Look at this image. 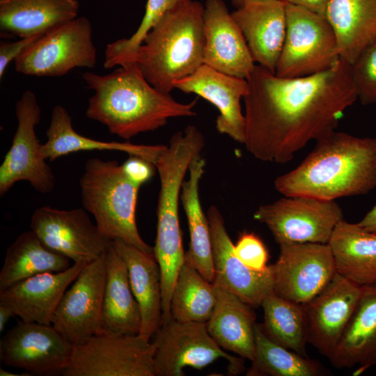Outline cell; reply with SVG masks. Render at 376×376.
Masks as SVG:
<instances>
[{"mask_svg": "<svg viewBox=\"0 0 376 376\" xmlns=\"http://www.w3.org/2000/svg\"><path fill=\"white\" fill-rule=\"evenodd\" d=\"M244 97L246 150L263 162L285 164L310 141L334 130L357 100L351 65L300 77H281L256 65Z\"/></svg>", "mask_w": 376, "mask_h": 376, "instance_id": "cell-1", "label": "cell"}, {"mask_svg": "<svg viewBox=\"0 0 376 376\" xmlns=\"http://www.w3.org/2000/svg\"><path fill=\"white\" fill-rule=\"evenodd\" d=\"M274 185L283 196L327 201L368 194L376 188V138L334 130L316 140L303 161Z\"/></svg>", "mask_w": 376, "mask_h": 376, "instance_id": "cell-2", "label": "cell"}, {"mask_svg": "<svg viewBox=\"0 0 376 376\" xmlns=\"http://www.w3.org/2000/svg\"><path fill=\"white\" fill-rule=\"evenodd\" d=\"M82 78L94 91L86 117L124 139L156 130L169 118L196 114L197 99L185 104L177 102L170 93L152 86L134 62L123 63L106 75L85 72Z\"/></svg>", "mask_w": 376, "mask_h": 376, "instance_id": "cell-3", "label": "cell"}, {"mask_svg": "<svg viewBox=\"0 0 376 376\" xmlns=\"http://www.w3.org/2000/svg\"><path fill=\"white\" fill-rule=\"evenodd\" d=\"M204 6L196 1L182 3L166 13L132 53L120 61L134 62L155 88L170 93L173 83L203 64Z\"/></svg>", "mask_w": 376, "mask_h": 376, "instance_id": "cell-4", "label": "cell"}, {"mask_svg": "<svg viewBox=\"0 0 376 376\" xmlns=\"http://www.w3.org/2000/svg\"><path fill=\"white\" fill-rule=\"evenodd\" d=\"M81 203L106 237L121 240L153 254L141 237L136 221L140 185L130 180L116 160L88 159L79 180Z\"/></svg>", "mask_w": 376, "mask_h": 376, "instance_id": "cell-5", "label": "cell"}, {"mask_svg": "<svg viewBox=\"0 0 376 376\" xmlns=\"http://www.w3.org/2000/svg\"><path fill=\"white\" fill-rule=\"evenodd\" d=\"M285 4L286 33L275 74L281 77H300L334 67L340 57L335 33L326 17Z\"/></svg>", "mask_w": 376, "mask_h": 376, "instance_id": "cell-6", "label": "cell"}, {"mask_svg": "<svg viewBox=\"0 0 376 376\" xmlns=\"http://www.w3.org/2000/svg\"><path fill=\"white\" fill-rule=\"evenodd\" d=\"M204 146L203 134L188 125L171 136L156 162L160 189L155 245L164 252H175L183 246L178 214L182 186L190 164L201 155Z\"/></svg>", "mask_w": 376, "mask_h": 376, "instance_id": "cell-7", "label": "cell"}, {"mask_svg": "<svg viewBox=\"0 0 376 376\" xmlns=\"http://www.w3.org/2000/svg\"><path fill=\"white\" fill-rule=\"evenodd\" d=\"M96 61L92 24L82 16L40 36L14 61V65L15 70L24 75L55 77L76 68H93Z\"/></svg>", "mask_w": 376, "mask_h": 376, "instance_id": "cell-8", "label": "cell"}, {"mask_svg": "<svg viewBox=\"0 0 376 376\" xmlns=\"http://www.w3.org/2000/svg\"><path fill=\"white\" fill-rule=\"evenodd\" d=\"M253 219L265 224L280 246L290 243L328 244L336 225L343 219L336 201L295 196L260 205Z\"/></svg>", "mask_w": 376, "mask_h": 376, "instance_id": "cell-9", "label": "cell"}, {"mask_svg": "<svg viewBox=\"0 0 376 376\" xmlns=\"http://www.w3.org/2000/svg\"><path fill=\"white\" fill-rule=\"evenodd\" d=\"M155 347L139 334H99L74 345L64 376H155Z\"/></svg>", "mask_w": 376, "mask_h": 376, "instance_id": "cell-10", "label": "cell"}, {"mask_svg": "<svg viewBox=\"0 0 376 376\" xmlns=\"http://www.w3.org/2000/svg\"><path fill=\"white\" fill-rule=\"evenodd\" d=\"M153 343L155 376H183L185 367L201 369L220 358L228 361L233 374L244 368L240 358L226 352L212 338L206 323L171 318L162 324Z\"/></svg>", "mask_w": 376, "mask_h": 376, "instance_id": "cell-11", "label": "cell"}, {"mask_svg": "<svg viewBox=\"0 0 376 376\" xmlns=\"http://www.w3.org/2000/svg\"><path fill=\"white\" fill-rule=\"evenodd\" d=\"M15 114L17 130L0 166V195L22 180L29 182L40 193L49 194L54 188L55 178L42 155V144L36 136L41 109L33 91L23 93L15 104Z\"/></svg>", "mask_w": 376, "mask_h": 376, "instance_id": "cell-12", "label": "cell"}, {"mask_svg": "<svg viewBox=\"0 0 376 376\" xmlns=\"http://www.w3.org/2000/svg\"><path fill=\"white\" fill-rule=\"evenodd\" d=\"M73 349L52 324L22 320L2 336L0 359L31 375H58L68 366Z\"/></svg>", "mask_w": 376, "mask_h": 376, "instance_id": "cell-13", "label": "cell"}, {"mask_svg": "<svg viewBox=\"0 0 376 376\" xmlns=\"http://www.w3.org/2000/svg\"><path fill=\"white\" fill-rule=\"evenodd\" d=\"M271 268L274 293L299 304L317 295L336 273L329 244L321 243L281 244Z\"/></svg>", "mask_w": 376, "mask_h": 376, "instance_id": "cell-14", "label": "cell"}, {"mask_svg": "<svg viewBox=\"0 0 376 376\" xmlns=\"http://www.w3.org/2000/svg\"><path fill=\"white\" fill-rule=\"evenodd\" d=\"M30 228L52 250L73 263H91L103 255L111 240L93 224L85 209L42 206L33 213Z\"/></svg>", "mask_w": 376, "mask_h": 376, "instance_id": "cell-15", "label": "cell"}, {"mask_svg": "<svg viewBox=\"0 0 376 376\" xmlns=\"http://www.w3.org/2000/svg\"><path fill=\"white\" fill-rule=\"evenodd\" d=\"M104 253L84 265L53 315L52 325L73 345L101 333L107 275Z\"/></svg>", "mask_w": 376, "mask_h": 376, "instance_id": "cell-16", "label": "cell"}, {"mask_svg": "<svg viewBox=\"0 0 376 376\" xmlns=\"http://www.w3.org/2000/svg\"><path fill=\"white\" fill-rule=\"evenodd\" d=\"M361 286L336 273L314 297L301 304L307 343L329 359L353 314Z\"/></svg>", "mask_w": 376, "mask_h": 376, "instance_id": "cell-17", "label": "cell"}, {"mask_svg": "<svg viewBox=\"0 0 376 376\" xmlns=\"http://www.w3.org/2000/svg\"><path fill=\"white\" fill-rule=\"evenodd\" d=\"M207 217L212 239L214 282L221 284L252 307L261 306L265 298L274 293L271 265L264 272L246 267L234 252V244L219 209L215 205L210 206Z\"/></svg>", "mask_w": 376, "mask_h": 376, "instance_id": "cell-18", "label": "cell"}, {"mask_svg": "<svg viewBox=\"0 0 376 376\" xmlns=\"http://www.w3.org/2000/svg\"><path fill=\"white\" fill-rule=\"evenodd\" d=\"M203 22V64L224 74L246 79L256 64L223 0H206Z\"/></svg>", "mask_w": 376, "mask_h": 376, "instance_id": "cell-19", "label": "cell"}, {"mask_svg": "<svg viewBox=\"0 0 376 376\" xmlns=\"http://www.w3.org/2000/svg\"><path fill=\"white\" fill-rule=\"evenodd\" d=\"M174 88L194 93L207 100L219 111L215 127L239 143L245 140V118L241 107L248 91L242 79L219 72L203 64L190 75L173 83Z\"/></svg>", "mask_w": 376, "mask_h": 376, "instance_id": "cell-20", "label": "cell"}, {"mask_svg": "<svg viewBox=\"0 0 376 376\" xmlns=\"http://www.w3.org/2000/svg\"><path fill=\"white\" fill-rule=\"evenodd\" d=\"M86 264L73 263L65 271L34 275L1 290L0 304L24 322L52 324L64 292Z\"/></svg>", "mask_w": 376, "mask_h": 376, "instance_id": "cell-21", "label": "cell"}, {"mask_svg": "<svg viewBox=\"0 0 376 376\" xmlns=\"http://www.w3.org/2000/svg\"><path fill=\"white\" fill-rule=\"evenodd\" d=\"M257 65L273 73L286 33L285 4L281 0L248 5L231 13Z\"/></svg>", "mask_w": 376, "mask_h": 376, "instance_id": "cell-22", "label": "cell"}, {"mask_svg": "<svg viewBox=\"0 0 376 376\" xmlns=\"http://www.w3.org/2000/svg\"><path fill=\"white\" fill-rule=\"evenodd\" d=\"M329 361L336 368L357 366L353 375L376 365V283L361 286L358 303Z\"/></svg>", "mask_w": 376, "mask_h": 376, "instance_id": "cell-23", "label": "cell"}, {"mask_svg": "<svg viewBox=\"0 0 376 376\" xmlns=\"http://www.w3.org/2000/svg\"><path fill=\"white\" fill-rule=\"evenodd\" d=\"M111 244L125 262L132 292L139 304L141 325L139 335L150 340L162 322V278L153 254L142 251L121 240Z\"/></svg>", "mask_w": 376, "mask_h": 376, "instance_id": "cell-24", "label": "cell"}, {"mask_svg": "<svg viewBox=\"0 0 376 376\" xmlns=\"http://www.w3.org/2000/svg\"><path fill=\"white\" fill-rule=\"evenodd\" d=\"M213 283L216 304L206 322L208 332L224 350L251 361L255 354L256 324L253 307L221 284Z\"/></svg>", "mask_w": 376, "mask_h": 376, "instance_id": "cell-25", "label": "cell"}, {"mask_svg": "<svg viewBox=\"0 0 376 376\" xmlns=\"http://www.w3.org/2000/svg\"><path fill=\"white\" fill-rule=\"evenodd\" d=\"M104 256L107 275L100 334H139L141 311L130 286L126 265L111 243Z\"/></svg>", "mask_w": 376, "mask_h": 376, "instance_id": "cell-26", "label": "cell"}, {"mask_svg": "<svg viewBox=\"0 0 376 376\" xmlns=\"http://www.w3.org/2000/svg\"><path fill=\"white\" fill-rule=\"evenodd\" d=\"M77 0H0L1 34L40 36L77 17Z\"/></svg>", "mask_w": 376, "mask_h": 376, "instance_id": "cell-27", "label": "cell"}, {"mask_svg": "<svg viewBox=\"0 0 376 376\" xmlns=\"http://www.w3.org/2000/svg\"><path fill=\"white\" fill-rule=\"evenodd\" d=\"M325 17L340 58L350 65L376 41V0H330Z\"/></svg>", "mask_w": 376, "mask_h": 376, "instance_id": "cell-28", "label": "cell"}, {"mask_svg": "<svg viewBox=\"0 0 376 376\" xmlns=\"http://www.w3.org/2000/svg\"><path fill=\"white\" fill-rule=\"evenodd\" d=\"M46 136L47 141L42 144L41 152L45 159L50 162L79 151L117 150L143 157L155 165L166 147L164 145L102 141L84 136L74 130L70 115L61 105L53 108Z\"/></svg>", "mask_w": 376, "mask_h": 376, "instance_id": "cell-29", "label": "cell"}, {"mask_svg": "<svg viewBox=\"0 0 376 376\" xmlns=\"http://www.w3.org/2000/svg\"><path fill=\"white\" fill-rule=\"evenodd\" d=\"M328 244L337 273L359 286L376 283V233L343 219Z\"/></svg>", "mask_w": 376, "mask_h": 376, "instance_id": "cell-30", "label": "cell"}, {"mask_svg": "<svg viewBox=\"0 0 376 376\" xmlns=\"http://www.w3.org/2000/svg\"><path fill=\"white\" fill-rule=\"evenodd\" d=\"M205 161L201 156L194 159L189 167V178L184 180L180 200L187 219L189 247L185 256L210 282L215 277L211 233L207 215L199 196V185L205 173Z\"/></svg>", "mask_w": 376, "mask_h": 376, "instance_id": "cell-31", "label": "cell"}, {"mask_svg": "<svg viewBox=\"0 0 376 376\" xmlns=\"http://www.w3.org/2000/svg\"><path fill=\"white\" fill-rule=\"evenodd\" d=\"M70 266L69 258L47 246L31 230L23 232L6 250L0 290L34 275L63 272Z\"/></svg>", "mask_w": 376, "mask_h": 376, "instance_id": "cell-32", "label": "cell"}, {"mask_svg": "<svg viewBox=\"0 0 376 376\" xmlns=\"http://www.w3.org/2000/svg\"><path fill=\"white\" fill-rule=\"evenodd\" d=\"M247 376H322L330 372L319 361L303 357L271 340L255 326V354Z\"/></svg>", "mask_w": 376, "mask_h": 376, "instance_id": "cell-33", "label": "cell"}, {"mask_svg": "<svg viewBox=\"0 0 376 376\" xmlns=\"http://www.w3.org/2000/svg\"><path fill=\"white\" fill-rule=\"evenodd\" d=\"M215 304L214 283L207 281L185 256L172 293V318L178 322L206 323Z\"/></svg>", "mask_w": 376, "mask_h": 376, "instance_id": "cell-34", "label": "cell"}, {"mask_svg": "<svg viewBox=\"0 0 376 376\" xmlns=\"http://www.w3.org/2000/svg\"><path fill=\"white\" fill-rule=\"evenodd\" d=\"M260 306L264 313L262 325L267 336L276 343L308 357L301 304L272 293L265 298Z\"/></svg>", "mask_w": 376, "mask_h": 376, "instance_id": "cell-35", "label": "cell"}, {"mask_svg": "<svg viewBox=\"0 0 376 376\" xmlns=\"http://www.w3.org/2000/svg\"><path fill=\"white\" fill-rule=\"evenodd\" d=\"M191 0H148L144 16L136 31L127 38L109 43L105 49L104 67L112 68L142 43L146 35L168 11Z\"/></svg>", "mask_w": 376, "mask_h": 376, "instance_id": "cell-36", "label": "cell"}, {"mask_svg": "<svg viewBox=\"0 0 376 376\" xmlns=\"http://www.w3.org/2000/svg\"><path fill=\"white\" fill-rule=\"evenodd\" d=\"M358 100L364 105L376 104V41L351 65Z\"/></svg>", "mask_w": 376, "mask_h": 376, "instance_id": "cell-37", "label": "cell"}, {"mask_svg": "<svg viewBox=\"0 0 376 376\" xmlns=\"http://www.w3.org/2000/svg\"><path fill=\"white\" fill-rule=\"evenodd\" d=\"M234 252L246 267L253 271L264 272L269 268L267 249L255 233H242L234 244Z\"/></svg>", "mask_w": 376, "mask_h": 376, "instance_id": "cell-38", "label": "cell"}, {"mask_svg": "<svg viewBox=\"0 0 376 376\" xmlns=\"http://www.w3.org/2000/svg\"><path fill=\"white\" fill-rule=\"evenodd\" d=\"M122 166L127 177L140 186L148 181L157 170L155 164L136 155H130Z\"/></svg>", "mask_w": 376, "mask_h": 376, "instance_id": "cell-39", "label": "cell"}, {"mask_svg": "<svg viewBox=\"0 0 376 376\" xmlns=\"http://www.w3.org/2000/svg\"><path fill=\"white\" fill-rule=\"evenodd\" d=\"M41 36V35H40ZM40 36L22 38L17 41L0 42V79H1L8 65L14 61Z\"/></svg>", "mask_w": 376, "mask_h": 376, "instance_id": "cell-40", "label": "cell"}, {"mask_svg": "<svg viewBox=\"0 0 376 376\" xmlns=\"http://www.w3.org/2000/svg\"><path fill=\"white\" fill-rule=\"evenodd\" d=\"M285 3L300 6L325 16L330 0H281Z\"/></svg>", "mask_w": 376, "mask_h": 376, "instance_id": "cell-41", "label": "cell"}, {"mask_svg": "<svg viewBox=\"0 0 376 376\" xmlns=\"http://www.w3.org/2000/svg\"><path fill=\"white\" fill-rule=\"evenodd\" d=\"M364 230L376 233V204L357 222Z\"/></svg>", "mask_w": 376, "mask_h": 376, "instance_id": "cell-42", "label": "cell"}, {"mask_svg": "<svg viewBox=\"0 0 376 376\" xmlns=\"http://www.w3.org/2000/svg\"><path fill=\"white\" fill-rule=\"evenodd\" d=\"M15 316L12 311L6 305L0 304V331L1 332L11 317Z\"/></svg>", "mask_w": 376, "mask_h": 376, "instance_id": "cell-43", "label": "cell"}, {"mask_svg": "<svg viewBox=\"0 0 376 376\" xmlns=\"http://www.w3.org/2000/svg\"><path fill=\"white\" fill-rule=\"evenodd\" d=\"M275 0H231V3L237 9L248 5L265 3Z\"/></svg>", "mask_w": 376, "mask_h": 376, "instance_id": "cell-44", "label": "cell"}, {"mask_svg": "<svg viewBox=\"0 0 376 376\" xmlns=\"http://www.w3.org/2000/svg\"><path fill=\"white\" fill-rule=\"evenodd\" d=\"M0 375L1 376H30L31 375L30 373H23V374H15L13 373H11V372H9V371H7L3 368H1L0 369Z\"/></svg>", "mask_w": 376, "mask_h": 376, "instance_id": "cell-45", "label": "cell"}]
</instances>
